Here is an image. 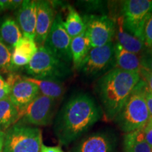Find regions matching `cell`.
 <instances>
[{"mask_svg":"<svg viewBox=\"0 0 152 152\" xmlns=\"http://www.w3.org/2000/svg\"><path fill=\"white\" fill-rule=\"evenodd\" d=\"M71 39L64 26L61 14H57L43 46L57 58L70 66L72 62Z\"/></svg>","mask_w":152,"mask_h":152,"instance_id":"obj_10","label":"cell"},{"mask_svg":"<svg viewBox=\"0 0 152 152\" xmlns=\"http://www.w3.org/2000/svg\"><path fill=\"white\" fill-rule=\"evenodd\" d=\"M151 152H152V151H151Z\"/></svg>","mask_w":152,"mask_h":152,"instance_id":"obj_34","label":"cell"},{"mask_svg":"<svg viewBox=\"0 0 152 152\" xmlns=\"http://www.w3.org/2000/svg\"><path fill=\"white\" fill-rule=\"evenodd\" d=\"M64 26L71 38H74L84 33L85 24L77 11L73 7H68V13L66 16V20L64 21Z\"/></svg>","mask_w":152,"mask_h":152,"instance_id":"obj_23","label":"cell"},{"mask_svg":"<svg viewBox=\"0 0 152 152\" xmlns=\"http://www.w3.org/2000/svg\"><path fill=\"white\" fill-rule=\"evenodd\" d=\"M39 94V91L37 85L17 75L11 85L8 98L18 111H20L31 103Z\"/></svg>","mask_w":152,"mask_h":152,"instance_id":"obj_13","label":"cell"},{"mask_svg":"<svg viewBox=\"0 0 152 152\" xmlns=\"http://www.w3.org/2000/svg\"><path fill=\"white\" fill-rule=\"evenodd\" d=\"M19 111L8 97L0 100V130L5 132L18 121Z\"/></svg>","mask_w":152,"mask_h":152,"instance_id":"obj_22","label":"cell"},{"mask_svg":"<svg viewBox=\"0 0 152 152\" xmlns=\"http://www.w3.org/2000/svg\"><path fill=\"white\" fill-rule=\"evenodd\" d=\"M23 37V34L16 20L10 16L0 19V39L7 46L14 49Z\"/></svg>","mask_w":152,"mask_h":152,"instance_id":"obj_18","label":"cell"},{"mask_svg":"<svg viewBox=\"0 0 152 152\" xmlns=\"http://www.w3.org/2000/svg\"><path fill=\"white\" fill-rule=\"evenodd\" d=\"M123 152H151L152 147L144 138L143 129L125 133L123 137Z\"/></svg>","mask_w":152,"mask_h":152,"instance_id":"obj_21","label":"cell"},{"mask_svg":"<svg viewBox=\"0 0 152 152\" xmlns=\"http://www.w3.org/2000/svg\"><path fill=\"white\" fill-rule=\"evenodd\" d=\"M13 49L0 39V71H12L11 56Z\"/></svg>","mask_w":152,"mask_h":152,"instance_id":"obj_24","label":"cell"},{"mask_svg":"<svg viewBox=\"0 0 152 152\" xmlns=\"http://www.w3.org/2000/svg\"><path fill=\"white\" fill-rule=\"evenodd\" d=\"M15 16L23 36L35 40L37 21V1L33 0H25L17 9Z\"/></svg>","mask_w":152,"mask_h":152,"instance_id":"obj_14","label":"cell"},{"mask_svg":"<svg viewBox=\"0 0 152 152\" xmlns=\"http://www.w3.org/2000/svg\"><path fill=\"white\" fill-rule=\"evenodd\" d=\"M140 78L147 85V87L150 92H152V71L142 67L139 72Z\"/></svg>","mask_w":152,"mask_h":152,"instance_id":"obj_27","label":"cell"},{"mask_svg":"<svg viewBox=\"0 0 152 152\" xmlns=\"http://www.w3.org/2000/svg\"><path fill=\"white\" fill-rule=\"evenodd\" d=\"M5 133L0 130V152L3 151Z\"/></svg>","mask_w":152,"mask_h":152,"instance_id":"obj_33","label":"cell"},{"mask_svg":"<svg viewBox=\"0 0 152 152\" xmlns=\"http://www.w3.org/2000/svg\"><path fill=\"white\" fill-rule=\"evenodd\" d=\"M147 85L141 79L114 121L123 132L128 133L144 128L150 115L144 97Z\"/></svg>","mask_w":152,"mask_h":152,"instance_id":"obj_3","label":"cell"},{"mask_svg":"<svg viewBox=\"0 0 152 152\" xmlns=\"http://www.w3.org/2000/svg\"><path fill=\"white\" fill-rule=\"evenodd\" d=\"M4 133L3 152H40L43 144L39 128L17 122Z\"/></svg>","mask_w":152,"mask_h":152,"instance_id":"obj_5","label":"cell"},{"mask_svg":"<svg viewBox=\"0 0 152 152\" xmlns=\"http://www.w3.org/2000/svg\"><path fill=\"white\" fill-rule=\"evenodd\" d=\"M118 139L110 130H102L90 134L74 146L71 152H115Z\"/></svg>","mask_w":152,"mask_h":152,"instance_id":"obj_11","label":"cell"},{"mask_svg":"<svg viewBox=\"0 0 152 152\" xmlns=\"http://www.w3.org/2000/svg\"><path fill=\"white\" fill-rule=\"evenodd\" d=\"M114 20L115 24L114 37L116 38V42L125 50L141 56L147 51V48L143 42L125 30L123 26L122 16H120L116 20Z\"/></svg>","mask_w":152,"mask_h":152,"instance_id":"obj_16","label":"cell"},{"mask_svg":"<svg viewBox=\"0 0 152 152\" xmlns=\"http://www.w3.org/2000/svg\"><path fill=\"white\" fill-rule=\"evenodd\" d=\"M142 66L152 71V50H147L140 56Z\"/></svg>","mask_w":152,"mask_h":152,"instance_id":"obj_28","label":"cell"},{"mask_svg":"<svg viewBox=\"0 0 152 152\" xmlns=\"http://www.w3.org/2000/svg\"><path fill=\"white\" fill-rule=\"evenodd\" d=\"M143 132L146 141L152 147V118H150L147 125L143 128Z\"/></svg>","mask_w":152,"mask_h":152,"instance_id":"obj_29","label":"cell"},{"mask_svg":"<svg viewBox=\"0 0 152 152\" xmlns=\"http://www.w3.org/2000/svg\"><path fill=\"white\" fill-rule=\"evenodd\" d=\"M144 97H145L146 104H147L150 118H152V92L148 90L147 87L144 91Z\"/></svg>","mask_w":152,"mask_h":152,"instance_id":"obj_30","label":"cell"},{"mask_svg":"<svg viewBox=\"0 0 152 152\" xmlns=\"http://www.w3.org/2000/svg\"><path fill=\"white\" fill-rule=\"evenodd\" d=\"M114 54L115 68L123 71L137 73L142 68L140 56L125 50L118 42L114 43Z\"/></svg>","mask_w":152,"mask_h":152,"instance_id":"obj_17","label":"cell"},{"mask_svg":"<svg viewBox=\"0 0 152 152\" xmlns=\"http://www.w3.org/2000/svg\"><path fill=\"white\" fill-rule=\"evenodd\" d=\"M142 40L147 50H152V14L148 18L144 26Z\"/></svg>","mask_w":152,"mask_h":152,"instance_id":"obj_25","label":"cell"},{"mask_svg":"<svg viewBox=\"0 0 152 152\" xmlns=\"http://www.w3.org/2000/svg\"><path fill=\"white\" fill-rule=\"evenodd\" d=\"M92 49L88 37L85 32L77 37L72 38L71 53L74 69L78 70L82 62Z\"/></svg>","mask_w":152,"mask_h":152,"instance_id":"obj_20","label":"cell"},{"mask_svg":"<svg viewBox=\"0 0 152 152\" xmlns=\"http://www.w3.org/2000/svg\"><path fill=\"white\" fill-rule=\"evenodd\" d=\"M115 68L114 43L92 47L82 62L78 70L90 79L100 78L104 74Z\"/></svg>","mask_w":152,"mask_h":152,"instance_id":"obj_6","label":"cell"},{"mask_svg":"<svg viewBox=\"0 0 152 152\" xmlns=\"http://www.w3.org/2000/svg\"><path fill=\"white\" fill-rule=\"evenodd\" d=\"M23 1L22 0H0V11L18 9Z\"/></svg>","mask_w":152,"mask_h":152,"instance_id":"obj_26","label":"cell"},{"mask_svg":"<svg viewBox=\"0 0 152 152\" xmlns=\"http://www.w3.org/2000/svg\"><path fill=\"white\" fill-rule=\"evenodd\" d=\"M37 1V21H36L35 42L37 47L43 46L48 36L55 16L54 9L50 1L39 0Z\"/></svg>","mask_w":152,"mask_h":152,"instance_id":"obj_12","label":"cell"},{"mask_svg":"<svg viewBox=\"0 0 152 152\" xmlns=\"http://www.w3.org/2000/svg\"><path fill=\"white\" fill-rule=\"evenodd\" d=\"M25 68L30 77L36 79L62 81L72 74L69 65L44 46L38 47L36 54Z\"/></svg>","mask_w":152,"mask_h":152,"instance_id":"obj_4","label":"cell"},{"mask_svg":"<svg viewBox=\"0 0 152 152\" xmlns=\"http://www.w3.org/2000/svg\"><path fill=\"white\" fill-rule=\"evenodd\" d=\"M23 77L37 85L39 94L56 101L61 99L66 92V87L62 81L36 79L30 77Z\"/></svg>","mask_w":152,"mask_h":152,"instance_id":"obj_19","label":"cell"},{"mask_svg":"<svg viewBox=\"0 0 152 152\" xmlns=\"http://www.w3.org/2000/svg\"><path fill=\"white\" fill-rule=\"evenodd\" d=\"M57 101L39 94L31 103L19 111L18 121L35 126H45L52 122Z\"/></svg>","mask_w":152,"mask_h":152,"instance_id":"obj_8","label":"cell"},{"mask_svg":"<svg viewBox=\"0 0 152 152\" xmlns=\"http://www.w3.org/2000/svg\"><path fill=\"white\" fill-rule=\"evenodd\" d=\"M102 113L99 106L90 94H73L55 119L54 130L59 143L68 145L75 141L99 121Z\"/></svg>","mask_w":152,"mask_h":152,"instance_id":"obj_1","label":"cell"},{"mask_svg":"<svg viewBox=\"0 0 152 152\" xmlns=\"http://www.w3.org/2000/svg\"><path fill=\"white\" fill-rule=\"evenodd\" d=\"M137 72L113 68L98 79L96 94L108 120H114L140 81Z\"/></svg>","mask_w":152,"mask_h":152,"instance_id":"obj_2","label":"cell"},{"mask_svg":"<svg viewBox=\"0 0 152 152\" xmlns=\"http://www.w3.org/2000/svg\"><path fill=\"white\" fill-rule=\"evenodd\" d=\"M85 33L91 47H98L111 42L115 36V20L106 15H88L83 18Z\"/></svg>","mask_w":152,"mask_h":152,"instance_id":"obj_9","label":"cell"},{"mask_svg":"<svg viewBox=\"0 0 152 152\" xmlns=\"http://www.w3.org/2000/svg\"><path fill=\"white\" fill-rule=\"evenodd\" d=\"M9 84V82L5 79L2 75L0 74V90L4 88L6 86H7Z\"/></svg>","mask_w":152,"mask_h":152,"instance_id":"obj_32","label":"cell"},{"mask_svg":"<svg viewBox=\"0 0 152 152\" xmlns=\"http://www.w3.org/2000/svg\"><path fill=\"white\" fill-rule=\"evenodd\" d=\"M40 152H64L60 147H47V146H42Z\"/></svg>","mask_w":152,"mask_h":152,"instance_id":"obj_31","label":"cell"},{"mask_svg":"<svg viewBox=\"0 0 152 152\" xmlns=\"http://www.w3.org/2000/svg\"><path fill=\"white\" fill-rule=\"evenodd\" d=\"M37 49L34 39L23 36L13 49L11 56L12 71L27 66L36 54Z\"/></svg>","mask_w":152,"mask_h":152,"instance_id":"obj_15","label":"cell"},{"mask_svg":"<svg viewBox=\"0 0 152 152\" xmlns=\"http://www.w3.org/2000/svg\"><path fill=\"white\" fill-rule=\"evenodd\" d=\"M121 15L125 30L142 40L145 23L152 14V0L122 1Z\"/></svg>","mask_w":152,"mask_h":152,"instance_id":"obj_7","label":"cell"}]
</instances>
